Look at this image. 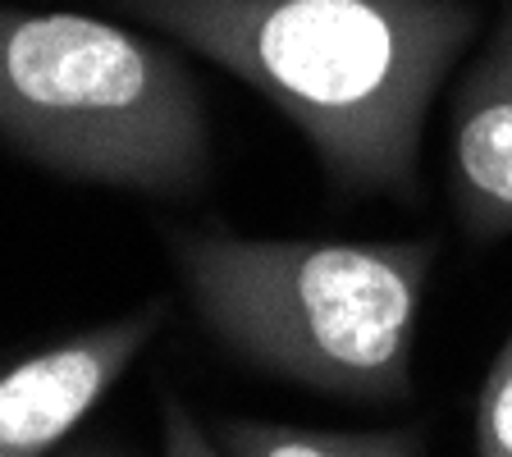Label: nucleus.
I'll list each match as a JSON object with an SVG mask.
<instances>
[{"label":"nucleus","instance_id":"obj_8","mask_svg":"<svg viewBox=\"0 0 512 457\" xmlns=\"http://www.w3.org/2000/svg\"><path fill=\"white\" fill-rule=\"evenodd\" d=\"M160 448H165V457H224V453H215L206 430L179 403V394L160 398Z\"/></svg>","mask_w":512,"mask_h":457},{"label":"nucleus","instance_id":"obj_5","mask_svg":"<svg viewBox=\"0 0 512 457\" xmlns=\"http://www.w3.org/2000/svg\"><path fill=\"white\" fill-rule=\"evenodd\" d=\"M448 197L471 243L512 234V0L453 96Z\"/></svg>","mask_w":512,"mask_h":457},{"label":"nucleus","instance_id":"obj_6","mask_svg":"<svg viewBox=\"0 0 512 457\" xmlns=\"http://www.w3.org/2000/svg\"><path fill=\"white\" fill-rule=\"evenodd\" d=\"M224 457H426V426L398 430H316L279 421H220Z\"/></svg>","mask_w":512,"mask_h":457},{"label":"nucleus","instance_id":"obj_3","mask_svg":"<svg viewBox=\"0 0 512 457\" xmlns=\"http://www.w3.org/2000/svg\"><path fill=\"white\" fill-rule=\"evenodd\" d=\"M0 142L60 179L151 197H192L211 179L188 64L92 14L0 5Z\"/></svg>","mask_w":512,"mask_h":457},{"label":"nucleus","instance_id":"obj_7","mask_svg":"<svg viewBox=\"0 0 512 457\" xmlns=\"http://www.w3.org/2000/svg\"><path fill=\"white\" fill-rule=\"evenodd\" d=\"M471 453L476 457H512V334L494 352L490 371L476 389L471 407Z\"/></svg>","mask_w":512,"mask_h":457},{"label":"nucleus","instance_id":"obj_9","mask_svg":"<svg viewBox=\"0 0 512 457\" xmlns=\"http://www.w3.org/2000/svg\"><path fill=\"white\" fill-rule=\"evenodd\" d=\"M51 457H124L119 448H106V444H83V448H69V453H51Z\"/></svg>","mask_w":512,"mask_h":457},{"label":"nucleus","instance_id":"obj_2","mask_svg":"<svg viewBox=\"0 0 512 457\" xmlns=\"http://www.w3.org/2000/svg\"><path fill=\"white\" fill-rule=\"evenodd\" d=\"M170 256L197 320L247 366L352 403L412 398L439 238L334 243L179 229Z\"/></svg>","mask_w":512,"mask_h":457},{"label":"nucleus","instance_id":"obj_1","mask_svg":"<svg viewBox=\"0 0 512 457\" xmlns=\"http://www.w3.org/2000/svg\"><path fill=\"white\" fill-rule=\"evenodd\" d=\"M311 142L339 192L421 202V128L476 37L471 0H115Z\"/></svg>","mask_w":512,"mask_h":457},{"label":"nucleus","instance_id":"obj_4","mask_svg":"<svg viewBox=\"0 0 512 457\" xmlns=\"http://www.w3.org/2000/svg\"><path fill=\"white\" fill-rule=\"evenodd\" d=\"M170 302L151 298L138 311L101 320L51 348L23 352L0 371V457H51L124 380L160 325Z\"/></svg>","mask_w":512,"mask_h":457}]
</instances>
